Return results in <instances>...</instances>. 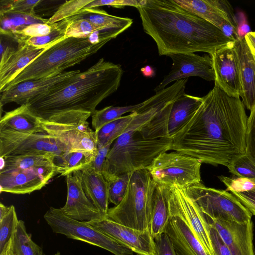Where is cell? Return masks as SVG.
Returning a JSON list of instances; mask_svg holds the SVG:
<instances>
[{"label": "cell", "mask_w": 255, "mask_h": 255, "mask_svg": "<svg viewBox=\"0 0 255 255\" xmlns=\"http://www.w3.org/2000/svg\"><path fill=\"white\" fill-rule=\"evenodd\" d=\"M131 174H122L107 181L109 202L117 206L121 202L127 190Z\"/></svg>", "instance_id": "8d00e7d4"}, {"label": "cell", "mask_w": 255, "mask_h": 255, "mask_svg": "<svg viewBox=\"0 0 255 255\" xmlns=\"http://www.w3.org/2000/svg\"><path fill=\"white\" fill-rule=\"evenodd\" d=\"M170 190V187L156 184L149 226L154 239L165 232L170 220L168 204Z\"/></svg>", "instance_id": "83f0119b"}, {"label": "cell", "mask_w": 255, "mask_h": 255, "mask_svg": "<svg viewBox=\"0 0 255 255\" xmlns=\"http://www.w3.org/2000/svg\"><path fill=\"white\" fill-rule=\"evenodd\" d=\"M67 195L60 208L68 217L82 222H93L105 218L86 195L82 185L80 170L66 176Z\"/></svg>", "instance_id": "e0dca14e"}, {"label": "cell", "mask_w": 255, "mask_h": 255, "mask_svg": "<svg viewBox=\"0 0 255 255\" xmlns=\"http://www.w3.org/2000/svg\"><path fill=\"white\" fill-rule=\"evenodd\" d=\"M140 72L143 76L152 77L155 75L154 69L149 65H146L140 69Z\"/></svg>", "instance_id": "11a10c76"}, {"label": "cell", "mask_w": 255, "mask_h": 255, "mask_svg": "<svg viewBox=\"0 0 255 255\" xmlns=\"http://www.w3.org/2000/svg\"><path fill=\"white\" fill-rule=\"evenodd\" d=\"M46 49L21 43L18 49L0 66V92Z\"/></svg>", "instance_id": "484cf974"}, {"label": "cell", "mask_w": 255, "mask_h": 255, "mask_svg": "<svg viewBox=\"0 0 255 255\" xmlns=\"http://www.w3.org/2000/svg\"><path fill=\"white\" fill-rule=\"evenodd\" d=\"M234 176L255 179V163L245 153L227 166Z\"/></svg>", "instance_id": "60d3db41"}, {"label": "cell", "mask_w": 255, "mask_h": 255, "mask_svg": "<svg viewBox=\"0 0 255 255\" xmlns=\"http://www.w3.org/2000/svg\"><path fill=\"white\" fill-rule=\"evenodd\" d=\"M213 227L232 255H255L253 245V223H244L220 219H206Z\"/></svg>", "instance_id": "d6986e66"}, {"label": "cell", "mask_w": 255, "mask_h": 255, "mask_svg": "<svg viewBox=\"0 0 255 255\" xmlns=\"http://www.w3.org/2000/svg\"><path fill=\"white\" fill-rule=\"evenodd\" d=\"M48 19L37 15L6 11L0 13V33L11 35L27 26L36 23H47Z\"/></svg>", "instance_id": "4dcf8cb0"}, {"label": "cell", "mask_w": 255, "mask_h": 255, "mask_svg": "<svg viewBox=\"0 0 255 255\" xmlns=\"http://www.w3.org/2000/svg\"><path fill=\"white\" fill-rule=\"evenodd\" d=\"M237 18L238 39L244 38L248 33L251 32L246 16L244 12H240L239 13Z\"/></svg>", "instance_id": "f5cc1de1"}, {"label": "cell", "mask_w": 255, "mask_h": 255, "mask_svg": "<svg viewBox=\"0 0 255 255\" xmlns=\"http://www.w3.org/2000/svg\"><path fill=\"white\" fill-rule=\"evenodd\" d=\"M68 151L58 139L46 132L0 131V157L27 155L55 156Z\"/></svg>", "instance_id": "8fae6325"}, {"label": "cell", "mask_w": 255, "mask_h": 255, "mask_svg": "<svg viewBox=\"0 0 255 255\" xmlns=\"http://www.w3.org/2000/svg\"><path fill=\"white\" fill-rule=\"evenodd\" d=\"M83 189L102 216L106 217L109 210L108 182L102 173L90 165L80 170Z\"/></svg>", "instance_id": "cb8c5ba5"}, {"label": "cell", "mask_w": 255, "mask_h": 255, "mask_svg": "<svg viewBox=\"0 0 255 255\" xmlns=\"http://www.w3.org/2000/svg\"><path fill=\"white\" fill-rule=\"evenodd\" d=\"M169 216L181 219L190 229L209 255H214L210 234V226L196 202L185 188H170L168 200Z\"/></svg>", "instance_id": "7c38bea8"}, {"label": "cell", "mask_w": 255, "mask_h": 255, "mask_svg": "<svg viewBox=\"0 0 255 255\" xmlns=\"http://www.w3.org/2000/svg\"><path fill=\"white\" fill-rule=\"evenodd\" d=\"M143 1L144 0H93L84 8H93L103 5L111 6L119 8H124L126 6H131L137 8L141 6Z\"/></svg>", "instance_id": "7dc6e473"}, {"label": "cell", "mask_w": 255, "mask_h": 255, "mask_svg": "<svg viewBox=\"0 0 255 255\" xmlns=\"http://www.w3.org/2000/svg\"><path fill=\"white\" fill-rule=\"evenodd\" d=\"M106 30V29H105ZM101 30L93 24L85 19H77L70 21L65 34V38L74 37L86 38L94 32Z\"/></svg>", "instance_id": "b9f144b4"}, {"label": "cell", "mask_w": 255, "mask_h": 255, "mask_svg": "<svg viewBox=\"0 0 255 255\" xmlns=\"http://www.w3.org/2000/svg\"><path fill=\"white\" fill-rule=\"evenodd\" d=\"M154 240L157 255H176L172 242L166 233L161 234Z\"/></svg>", "instance_id": "c3c4849f"}, {"label": "cell", "mask_w": 255, "mask_h": 255, "mask_svg": "<svg viewBox=\"0 0 255 255\" xmlns=\"http://www.w3.org/2000/svg\"><path fill=\"white\" fill-rule=\"evenodd\" d=\"M53 156L43 155H27L5 158L0 157V172L38 167H55L53 162Z\"/></svg>", "instance_id": "1f68e13d"}, {"label": "cell", "mask_w": 255, "mask_h": 255, "mask_svg": "<svg viewBox=\"0 0 255 255\" xmlns=\"http://www.w3.org/2000/svg\"><path fill=\"white\" fill-rule=\"evenodd\" d=\"M43 217L55 233L101 248L114 255H133V252L130 249L87 222L79 221L68 217L63 213L61 208L51 207Z\"/></svg>", "instance_id": "30bf717a"}, {"label": "cell", "mask_w": 255, "mask_h": 255, "mask_svg": "<svg viewBox=\"0 0 255 255\" xmlns=\"http://www.w3.org/2000/svg\"><path fill=\"white\" fill-rule=\"evenodd\" d=\"M0 131L22 133L45 132L40 121L30 112L25 104L6 112L1 117Z\"/></svg>", "instance_id": "4316f807"}, {"label": "cell", "mask_w": 255, "mask_h": 255, "mask_svg": "<svg viewBox=\"0 0 255 255\" xmlns=\"http://www.w3.org/2000/svg\"><path fill=\"white\" fill-rule=\"evenodd\" d=\"M18 221L15 207L11 205L7 213L0 219V254L9 241Z\"/></svg>", "instance_id": "ab89813d"}, {"label": "cell", "mask_w": 255, "mask_h": 255, "mask_svg": "<svg viewBox=\"0 0 255 255\" xmlns=\"http://www.w3.org/2000/svg\"><path fill=\"white\" fill-rule=\"evenodd\" d=\"M54 255H61V254H60V253L59 252H57L55 254H54Z\"/></svg>", "instance_id": "6f0895ef"}, {"label": "cell", "mask_w": 255, "mask_h": 255, "mask_svg": "<svg viewBox=\"0 0 255 255\" xmlns=\"http://www.w3.org/2000/svg\"><path fill=\"white\" fill-rule=\"evenodd\" d=\"M142 103L134 105L115 107L110 106L101 110H96L92 114V125L95 131L99 130L106 124L118 119L127 113L137 110Z\"/></svg>", "instance_id": "e575fe53"}, {"label": "cell", "mask_w": 255, "mask_h": 255, "mask_svg": "<svg viewBox=\"0 0 255 255\" xmlns=\"http://www.w3.org/2000/svg\"><path fill=\"white\" fill-rule=\"evenodd\" d=\"M57 174V168L53 166L0 172V192L29 194L40 190Z\"/></svg>", "instance_id": "2e32d148"}, {"label": "cell", "mask_w": 255, "mask_h": 255, "mask_svg": "<svg viewBox=\"0 0 255 255\" xmlns=\"http://www.w3.org/2000/svg\"><path fill=\"white\" fill-rule=\"evenodd\" d=\"M155 186L146 169L132 172L124 198L109 209L106 218L130 228L149 231Z\"/></svg>", "instance_id": "8992f818"}, {"label": "cell", "mask_w": 255, "mask_h": 255, "mask_svg": "<svg viewBox=\"0 0 255 255\" xmlns=\"http://www.w3.org/2000/svg\"><path fill=\"white\" fill-rule=\"evenodd\" d=\"M246 154L255 163V105L248 118L245 139Z\"/></svg>", "instance_id": "f6af8a7d"}, {"label": "cell", "mask_w": 255, "mask_h": 255, "mask_svg": "<svg viewBox=\"0 0 255 255\" xmlns=\"http://www.w3.org/2000/svg\"><path fill=\"white\" fill-rule=\"evenodd\" d=\"M79 72V70L64 71L53 76L18 83L1 93V110L3 106L9 103L25 104L33 97L64 83Z\"/></svg>", "instance_id": "44dd1931"}, {"label": "cell", "mask_w": 255, "mask_h": 255, "mask_svg": "<svg viewBox=\"0 0 255 255\" xmlns=\"http://www.w3.org/2000/svg\"><path fill=\"white\" fill-rule=\"evenodd\" d=\"M41 125L44 131L60 140L68 151H83L94 155L97 153L96 132L91 129L87 121L76 125Z\"/></svg>", "instance_id": "ac0fdd59"}, {"label": "cell", "mask_w": 255, "mask_h": 255, "mask_svg": "<svg viewBox=\"0 0 255 255\" xmlns=\"http://www.w3.org/2000/svg\"><path fill=\"white\" fill-rule=\"evenodd\" d=\"M202 163L199 159L186 154L165 152L157 156L146 169L156 184L186 188L201 182Z\"/></svg>", "instance_id": "9c48e42d"}, {"label": "cell", "mask_w": 255, "mask_h": 255, "mask_svg": "<svg viewBox=\"0 0 255 255\" xmlns=\"http://www.w3.org/2000/svg\"><path fill=\"white\" fill-rule=\"evenodd\" d=\"M9 206H6L2 203H0V219L7 213Z\"/></svg>", "instance_id": "9f6ffc18"}, {"label": "cell", "mask_w": 255, "mask_h": 255, "mask_svg": "<svg viewBox=\"0 0 255 255\" xmlns=\"http://www.w3.org/2000/svg\"><path fill=\"white\" fill-rule=\"evenodd\" d=\"M231 193L252 213L255 215V190Z\"/></svg>", "instance_id": "f907efd6"}, {"label": "cell", "mask_w": 255, "mask_h": 255, "mask_svg": "<svg viewBox=\"0 0 255 255\" xmlns=\"http://www.w3.org/2000/svg\"><path fill=\"white\" fill-rule=\"evenodd\" d=\"M172 139H148L138 132L126 131L111 146L102 169L107 181L146 169L159 154L171 150Z\"/></svg>", "instance_id": "277c9868"}, {"label": "cell", "mask_w": 255, "mask_h": 255, "mask_svg": "<svg viewBox=\"0 0 255 255\" xmlns=\"http://www.w3.org/2000/svg\"><path fill=\"white\" fill-rule=\"evenodd\" d=\"M234 42L218 49L211 56L215 75V83L228 95L240 98L241 83Z\"/></svg>", "instance_id": "ffe728a7"}, {"label": "cell", "mask_w": 255, "mask_h": 255, "mask_svg": "<svg viewBox=\"0 0 255 255\" xmlns=\"http://www.w3.org/2000/svg\"><path fill=\"white\" fill-rule=\"evenodd\" d=\"M21 43L11 36L0 34V66L18 49Z\"/></svg>", "instance_id": "bcb514c9"}, {"label": "cell", "mask_w": 255, "mask_h": 255, "mask_svg": "<svg viewBox=\"0 0 255 255\" xmlns=\"http://www.w3.org/2000/svg\"><path fill=\"white\" fill-rule=\"evenodd\" d=\"M10 240L13 255H44L41 248L32 241L31 235L26 232L22 220H18Z\"/></svg>", "instance_id": "d6a6232c"}, {"label": "cell", "mask_w": 255, "mask_h": 255, "mask_svg": "<svg viewBox=\"0 0 255 255\" xmlns=\"http://www.w3.org/2000/svg\"><path fill=\"white\" fill-rule=\"evenodd\" d=\"M219 179L227 187L226 191L243 192L255 190V179L234 176H220Z\"/></svg>", "instance_id": "7bdbcfd3"}, {"label": "cell", "mask_w": 255, "mask_h": 255, "mask_svg": "<svg viewBox=\"0 0 255 255\" xmlns=\"http://www.w3.org/2000/svg\"><path fill=\"white\" fill-rule=\"evenodd\" d=\"M51 31V25L47 23H36L27 26L11 35L19 43H25L30 37L42 36L47 35Z\"/></svg>", "instance_id": "ee69618b"}, {"label": "cell", "mask_w": 255, "mask_h": 255, "mask_svg": "<svg viewBox=\"0 0 255 255\" xmlns=\"http://www.w3.org/2000/svg\"><path fill=\"white\" fill-rule=\"evenodd\" d=\"M134 114L123 116L102 127L96 132L98 148L112 143L124 133L133 119Z\"/></svg>", "instance_id": "836d02e7"}, {"label": "cell", "mask_w": 255, "mask_h": 255, "mask_svg": "<svg viewBox=\"0 0 255 255\" xmlns=\"http://www.w3.org/2000/svg\"><path fill=\"white\" fill-rule=\"evenodd\" d=\"M112 143L98 148L95 157L89 165L96 172L102 173V169Z\"/></svg>", "instance_id": "816d5d0a"}, {"label": "cell", "mask_w": 255, "mask_h": 255, "mask_svg": "<svg viewBox=\"0 0 255 255\" xmlns=\"http://www.w3.org/2000/svg\"><path fill=\"white\" fill-rule=\"evenodd\" d=\"M210 234L214 255H232L217 231L210 226Z\"/></svg>", "instance_id": "681fc988"}, {"label": "cell", "mask_w": 255, "mask_h": 255, "mask_svg": "<svg viewBox=\"0 0 255 255\" xmlns=\"http://www.w3.org/2000/svg\"><path fill=\"white\" fill-rule=\"evenodd\" d=\"M165 233L176 255H209L188 227L179 218L170 217Z\"/></svg>", "instance_id": "603a6c76"}, {"label": "cell", "mask_w": 255, "mask_h": 255, "mask_svg": "<svg viewBox=\"0 0 255 255\" xmlns=\"http://www.w3.org/2000/svg\"><path fill=\"white\" fill-rule=\"evenodd\" d=\"M87 222L138 255H157L156 243L149 231L130 228L106 217Z\"/></svg>", "instance_id": "9a60e30c"}, {"label": "cell", "mask_w": 255, "mask_h": 255, "mask_svg": "<svg viewBox=\"0 0 255 255\" xmlns=\"http://www.w3.org/2000/svg\"><path fill=\"white\" fill-rule=\"evenodd\" d=\"M203 102V97L186 94L173 103L167 124V135L173 139L191 120Z\"/></svg>", "instance_id": "d4e9b609"}, {"label": "cell", "mask_w": 255, "mask_h": 255, "mask_svg": "<svg viewBox=\"0 0 255 255\" xmlns=\"http://www.w3.org/2000/svg\"><path fill=\"white\" fill-rule=\"evenodd\" d=\"M95 155L83 151H67L53 156L58 174L67 176L89 165Z\"/></svg>", "instance_id": "f546056e"}, {"label": "cell", "mask_w": 255, "mask_h": 255, "mask_svg": "<svg viewBox=\"0 0 255 255\" xmlns=\"http://www.w3.org/2000/svg\"><path fill=\"white\" fill-rule=\"evenodd\" d=\"M181 7L206 20L234 40L238 23L232 6L226 0H173Z\"/></svg>", "instance_id": "4fadbf2b"}, {"label": "cell", "mask_w": 255, "mask_h": 255, "mask_svg": "<svg viewBox=\"0 0 255 255\" xmlns=\"http://www.w3.org/2000/svg\"><path fill=\"white\" fill-rule=\"evenodd\" d=\"M206 219H220L239 223L248 222L252 214L231 193L205 186L201 182L186 188Z\"/></svg>", "instance_id": "ba28073f"}, {"label": "cell", "mask_w": 255, "mask_h": 255, "mask_svg": "<svg viewBox=\"0 0 255 255\" xmlns=\"http://www.w3.org/2000/svg\"><path fill=\"white\" fill-rule=\"evenodd\" d=\"M109 41L92 44L88 38L74 37L59 40L45 49L5 87L3 91L23 81L59 74L95 54Z\"/></svg>", "instance_id": "5b68a950"}, {"label": "cell", "mask_w": 255, "mask_h": 255, "mask_svg": "<svg viewBox=\"0 0 255 255\" xmlns=\"http://www.w3.org/2000/svg\"><path fill=\"white\" fill-rule=\"evenodd\" d=\"M42 1V0H1L0 13L12 11L34 15H36L34 7Z\"/></svg>", "instance_id": "f35d334b"}, {"label": "cell", "mask_w": 255, "mask_h": 255, "mask_svg": "<svg viewBox=\"0 0 255 255\" xmlns=\"http://www.w3.org/2000/svg\"><path fill=\"white\" fill-rule=\"evenodd\" d=\"M248 117L240 99L215 83L191 120L172 139L171 150L202 163L227 166L246 153Z\"/></svg>", "instance_id": "6da1fadb"}, {"label": "cell", "mask_w": 255, "mask_h": 255, "mask_svg": "<svg viewBox=\"0 0 255 255\" xmlns=\"http://www.w3.org/2000/svg\"><path fill=\"white\" fill-rule=\"evenodd\" d=\"M70 21L85 19L101 30L119 28L126 30L133 23L132 19L111 15L102 9L84 8L75 15L67 18Z\"/></svg>", "instance_id": "f1b7e54d"}, {"label": "cell", "mask_w": 255, "mask_h": 255, "mask_svg": "<svg viewBox=\"0 0 255 255\" xmlns=\"http://www.w3.org/2000/svg\"><path fill=\"white\" fill-rule=\"evenodd\" d=\"M245 39L255 62V31L248 33Z\"/></svg>", "instance_id": "db71d44e"}, {"label": "cell", "mask_w": 255, "mask_h": 255, "mask_svg": "<svg viewBox=\"0 0 255 255\" xmlns=\"http://www.w3.org/2000/svg\"><path fill=\"white\" fill-rule=\"evenodd\" d=\"M233 48L240 72V97L245 107L251 111L255 105V62L245 38L235 40Z\"/></svg>", "instance_id": "7402d4cb"}, {"label": "cell", "mask_w": 255, "mask_h": 255, "mask_svg": "<svg viewBox=\"0 0 255 255\" xmlns=\"http://www.w3.org/2000/svg\"><path fill=\"white\" fill-rule=\"evenodd\" d=\"M172 61L171 68L154 89L158 92L172 82L196 76L207 81H215L213 60L210 55L200 56L194 53H170L166 55Z\"/></svg>", "instance_id": "5bb4252c"}, {"label": "cell", "mask_w": 255, "mask_h": 255, "mask_svg": "<svg viewBox=\"0 0 255 255\" xmlns=\"http://www.w3.org/2000/svg\"><path fill=\"white\" fill-rule=\"evenodd\" d=\"M93 0H71L61 5L54 14L48 19L47 23L53 24L72 16L83 9Z\"/></svg>", "instance_id": "74e56055"}, {"label": "cell", "mask_w": 255, "mask_h": 255, "mask_svg": "<svg viewBox=\"0 0 255 255\" xmlns=\"http://www.w3.org/2000/svg\"><path fill=\"white\" fill-rule=\"evenodd\" d=\"M136 8L143 30L155 41L159 55L195 52L212 55L235 41L173 0H144Z\"/></svg>", "instance_id": "3957f363"}, {"label": "cell", "mask_w": 255, "mask_h": 255, "mask_svg": "<svg viewBox=\"0 0 255 255\" xmlns=\"http://www.w3.org/2000/svg\"><path fill=\"white\" fill-rule=\"evenodd\" d=\"M70 21L66 18L59 22L50 24L51 31L47 35L42 36L30 37L25 43L35 47L46 49L54 43L65 38V31Z\"/></svg>", "instance_id": "d590c367"}, {"label": "cell", "mask_w": 255, "mask_h": 255, "mask_svg": "<svg viewBox=\"0 0 255 255\" xmlns=\"http://www.w3.org/2000/svg\"><path fill=\"white\" fill-rule=\"evenodd\" d=\"M187 81L188 78L177 81L142 102L133 112V119L126 131L138 132L144 138H168L167 124L170 110L173 102L185 93Z\"/></svg>", "instance_id": "52a82bcc"}, {"label": "cell", "mask_w": 255, "mask_h": 255, "mask_svg": "<svg viewBox=\"0 0 255 255\" xmlns=\"http://www.w3.org/2000/svg\"><path fill=\"white\" fill-rule=\"evenodd\" d=\"M123 74L120 65L101 58L86 71L79 72L25 104L41 123L82 124L103 100L118 89Z\"/></svg>", "instance_id": "7a4b0ae2"}]
</instances>
